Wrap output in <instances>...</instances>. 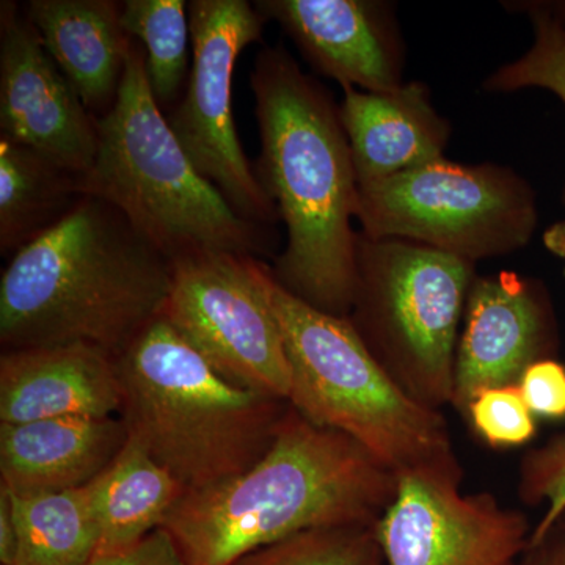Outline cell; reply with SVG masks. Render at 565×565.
I'll use <instances>...</instances> for the list:
<instances>
[{
  "label": "cell",
  "mask_w": 565,
  "mask_h": 565,
  "mask_svg": "<svg viewBox=\"0 0 565 565\" xmlns=\"http://www.w3.org/2000/svg\"><path fill=\"white\" fill-rule=\"evenodd\" d=\"M250 85L262 137L255 174L288 233L270 273L316 310L349 318L359 185L340 107L281 44L258 52Z\"/></svg>",
  "instance_id": "cell-1"
},
{
  "label": "cell",
  "mask_w": 565,
  "mask_h": 565,
  "mask_svg": "<svg viewBox=\"0 0 565 565\" xmlns=\"http://www.w3.org/2000/svg\"><path fill=\"white\" fill-rule=\"evenodd\" d=\"M172 262L111 204L84 195L0 278L3 351L88 345L120 356L161 318Z\"/></svg>",
  "instance_id": "cell-2"
},
{
  "label": "cell",
  "mask_w": 565,
  "mask_h": 565,
  "mask_svg": "<svg viewBox=\"0 0 565 565\" xmlns=\"http://www.w3.org/2000/svg\"><path fill=\"white\" fill-rule=\"evenodd\" d=\"M396 492L397 476L362 446L289 404L258 463L222 484L185 492L161 527L185 565H236L305 531L375 525Z\"/></svg>",
  "instance_id": "cell-3"
},
{
  "label": "cell",
  "mask_w": 565,
  "mask_h": 565,
  "mask_svg": "<svg viewBox=\"0 0 565 565\" xmlns=\"http://www.w3.org/2000/svg\"><path fill=\"white\" fill-rule=\"evenodd\" d=\"M120 418L129 437L185 492L250 470L273 446L288 401L223 379L163 318L120 356Z\"/></svg>",
  "instance_id": "cell-4"
},
{
  "label": "cell",
  "mask_w": 565,
  "mask_h": 565,
  "mask_svg": "<svg viewBox=\"0 0 565 565\" xmlns=\"http://www.w3.org/2000/svg\"><path fill=\"white\" fill-rule=\"evenodd\" d=\"M259 275L291 370V407L316 426L348 435L397 478L437 476L462 484L463 468L441 411L405 393L348 318L297 299L263 259Z\"/></svg>",
  "instance_id": "cell-5"
},
{
  "label": "cell",
  "mask_w": 565,
  "mask_h": 565,
  "mask_svg": "<svg viewBox=\"0 0 565 565\" xmlns=\"http://www.w3.org/2000/svg\"><path fill=\"white\" fill-rule=\"evenodd\" d=\"M98 152L82 177V193L120 211L170 262L210 252L269 255L273 228L241 217L182 150L152 96L137 41L117 102L98 118Z\"/></svg>",
  "instance_id": "cell-6"
},
{
  "label": "cell",
  "mask_w": 565,
  "mask_h": 565,
  "mask_svg": "<svg viewBox=\"0 0 565 565\" xmlns=\"http://www.w3.org/2000/svg\"><path fill=\"white\" fill-rule=\"evenodd\" d=\"M475 263L399 239L356 237L349 322L405 393L427 407L451 405L460 321Z\"/></svg>",
  "instance_id": "cell-7"
},
{
  "label": "cell",
  "mask_w": 565,
  "mask_h": 565,
  "mask_svg": "<svg viewBox=\"0 0 565 565\" xmlns=\"http://www.w3.org/2000/svg\"><path fill=\"white\" fill-rule=\"evenodd\" d=\"M530 182L494 163L441 158L359 188L356 221L371 239H399L476 263L526 247L537 226Z\"/></svg>",
  "instance_id": "cell-8"
},
{
  "label": "cell",
  "mask_w": 565,
  "mask_h": 565,
  "mask_svg": "<svg viewBox=\"0 0 565 565\" xmlns=\"http://www.w3.org/2000/svg\"><path fill=\"white\" fill-rule=\"evenodd\" d=\"M259 263L217 252L177 259L161 318L226 381L288 401L291 370Z\"/></svg>",
  "instance_id": "cell-9"
},
{
  "label": "cell",
  "mask_w": 565,
  "mask_h": 565,
  "mask_svg": "<svg viewBox=\"0 0 565 565\" xmlns=\"http://www.w3.org/2000/svg\"><path fill=\"white\" fill-rule=\"evenodd\" d=\"M192 66L184 98L169 117L195 169L245 221L274 228L280 221L248 162L233 114V77L241 52L263 40L266 20L247 0L189 2Z\"/></svg>",
  "instance_id": "cell-10"
},
{
  "label": "cell",
  "mask_w": 565,
  "mask_h": 565,
  "mask_svg": "<svg viewBox=\"0 0 565 565\" xmlns=\"http://www.w3.org/2000/svg\"><path fill=\"white\" fill-rule=\"evenodd\" d=\"M437 476L397 478L396 497L375 523L386 565H516L534 526L490 492L463 493Z\"/></svg>",
  "instance_id": "cell-11"
},
{
  "label": "cell",
  "mask_w": 565,
  "mask_h": 565,
  "mask_svg": "<svg viewBox=\"0 0 565 565\" xmlns=\"http://www.w3.org/2000/svg\"><path fill=\"white\" fill-rule=\"evenodd\" d=\"M0 137L87 174L99 147L98 118L44 47L24 10L0 3Z\"/></svg>",
  "instance_id": "cell-12"
},
{
  "label": "cell",
  "mask_w": 565,
  "mask_h": 565,
  "mask_svg": "<svg viewBox=\"0 0 565 565\" xmlns=\"http://www.w3.org/2000/svg\"><path fill=\"white\" fill-rule=\"evenodd\" d=\"M557 348L555 310L541 281L476 275L457 341L452 407L463 418L479 393L519 385L531 364L556 359Z\"/></svg>",
  "instance_id": "cell-13"
},
{
  "label": "cell",
  "mask_w": 565,
  "mask_h": 565,
  "mask_svg": "<svg viewBox=\"0 0 565 565\" xmlns=\"http://www.w3.org/2000/svg\"><path fill=\"white\" fill-rule=\"evenodd\" d=\"M305 61L341 87L397 90L404 84V44L393 9L375 0H259Z\"/></svg>",
  "instance_id": "cell-14"
},
{
  "label": "cell",
  "mask_w": 565,
  "mask_h": 565,
  "mask_svg": "<svg viewBox=\"0 0 565 565\" xmlns=\"http://www.w3.org/2000/svg\"><path fill=\"white\" fill-rule=\"evenodd\" d=\"M117 359L88 345L3 351L0 423L63 416L109 418L121 411Z\"/></svg>",
  "instance_id": "cell-15"
},
{
  "label": "cell",
  "mask_w": 565,
  "mask_h": 565,
  "mask_svg": "<svg viewBox=\"0 0 565 565\" xmlns=\"http://www.w3.org/2000/svg\"><path fill=\"white\" fill-rule=\"evenodd\" d=\"M341 122L351 147L356 185L375 184L445 158L451 126L430 102L423 82L397 90L344 87Z\"/></svg>",
  "instance_id": "cell-16"
},
{
  "label": "cell",
  "mask_w": 565,
  "mask_h": 565,
  "mask_svg": "<svg viewBox=\"0 0 565 565\" xmlns=\"http://www.w3.org/2000/svg\"><path fill=\"white\" fill-rule=\"evenodd\" d=\"M128 438L120 416L0 423V486L14 497L82 489L114 462Z\"/></svg>",
  "instance_id": "cell-17"
},
{
  "label": "cell",
  "mask_w": 565,
  "mask_h": 565,
  "mask_svg": "<svg viewBox=\"0 0 565 565\" xmlns=\"http://www.w3.org/2000/svg\"><path fill=\"white\" fill-rule=\"evenodd\" d=\"M22 10L85 107L96 118L109 114L136 44L122 28L121 3L31 0Z\"/></svg>",
  "instance_id": "cell-18"
},
{
  "label": "cell",
  "mask_w": 565,
  "mask_h": 565,
  "mask_svg": "<svg viewBox=\"0 0 565 565\" xmlns=\"http://www.w3.org/2000/svg\"><path fill=\"white\" fill-rule=\"evenodd\" d=\"M85 487L99 533L95 557L118 555L139 545L161 527L184 494L180 482L132 437L114 462Z\"/></svg>",
  "instance_id": "cell-19"
},
{
  "label": "cell",
  "mask_w": 565,
  "mask_h": 565,
  "mask_svg": "<svg viewBox=\"0 0 565 565\" xmlns=\"http://www.w3.org/2000/svg\"><path fill=\"white\" fill-rule=\"evenodd\" d=\"M82 177L0 137V252L17 255L74 210Z\"/></svg>",
  "instance_id": "cell-20"
},
{
  "label": "cell",
  "mask_w": 565,
  "mask_h": 565,
  "mask_svg": "<svg viewBox=\"0 0 565 565\" xmlns=\"http://www.w3.org/2000/svg\"><path fill=\"white\" fill-rule=\"evenodd\" d=\"M18 552L13 565H85L99 533L87 487L14 497Z\"/></svg>",
  "instance_id": "cell-21"
},
{
  "label": "cell",
  "mask_w": 565,
  "mask_h": 565,
  "mask_svg": "<svg viewBox=\"0 0 565 565\" xmlns=\"http://www.w3.org/2000/svg\"><path fill=\"white\" fill-rule=\"evenodd\" d=\"M121 24L145 51L148 81L161 109L177 102L188 84L191 18L184 0H126Z\"/></svg>",
  "instance_id": "cell-22"
},
{
  "label": "cell",
  "mask_w": 565,
  "mask_h": 565,
  "mask_svg": "<svg viewBox=\"0 0 565 565\" xmlns=\"http://www.w3.org/2000/svg\"><path fill=\"white\" fill-rule=\"evenodd\" d=\"M236 565H386L374 525L318 527L243 557Z\"/></svg>",
  "instance_id": "cell-23"
},
{
  "label": "cell",
  "mask_w": 565,
  "mask_h": 565,
  "mask_svg": "<svg viewBox=\"0 0 565 565\" xmlns=\"http://www.w3.org/2000/svg\"><path fill=\"white\" fill-rule=\"evenodd\" d=\"M505 6L527 14L533 22L534 43L522 57L490 74L484 82L486 90L509 93L545 88L565 104V25L531 9L526 2H508Z\"/></svg>",
  "instance_id": "cell-24"
},
{
  "label": "cell",
  "mask_w": 565,
  "mask_h": 565,
  "mask_svg": "<svg viewBox=\"0 0 565 565\" xmlns=\"http://www.w3.org/2000/svg\"><path fill=\"white\" fill-rule=\"evenodd\" d=\"M516 493L523 504L544 505L531 534L530 545L535 544L565 515V430L522 457Z\"/></svg>",
  "instance_id": "cell-25"
},
{
  "label": "cell",
  "mask_w": 565,
  "mask_h": 565,
  "mask_svg": "<svg viewBox=\"0 0 565 565\" xmlns=\"http://www.w3.org/2000/svg\"><path fill=\"white\" fill-rule=\"evenodd\" d=\"M463 419L471 433L492 449L522 448L537 435V418L523 399L519 385L479 393Z\"/></svg>",
  "instance_id": "cell-26"
},
{
  "label": "cell",
  "mask_w": 565,
  "mask_h": 565,
  "mask_svg": "<svg viewBox=\"0 0 565 565\" xmlns=\"http://www.w3.org/2000/svg\"><path fill=\"white\" fill-rule=\"evenodd\" d=\"M520 392L535 418L565 419V364L556 359L531 364L519 382Z\"/></svg>",
  "instance_id": "cell-27"
},
{
  "label": "cell",
  "mask_w": 565,
  "mask_h": 565,
  "mask_svg": "<svg viewBox=\"0 0 565 565\" xmlns=\"http://www.w3.org/2000/svg\"><path fill=\"white\" fill-rule=\"evenodd\" d=\"M85 565H185L173 539L162 527L118 555L96 556Z\"/></svg>",
  "instance_id": "cell-28"
},
{
  "label": "cell",
  "mask_w": 565,
  "mask_h": 565,
  "mask_svg": "<svg viewBox=\"0 0 565 565\" xmlns=\"http://www.w3.org/2000/svg\"><path fill=\"white\" fill-rule=\"evenodd\" d=\"M516 565H565L564 520H559L544 539L527 546Z\"/></svg>",
  "instance_id": "cell-29"
},
{
  "label": "cell",
  "mask_w": 565,
  "mask_h": 565,
  "mask_svg": "<svg viewBox=\"0 0 565 565\" xmlns=\"http://www.w3.org/2000/svg\"><path fill=\"white\" fill-rule=\"evenodd\" d=\"M18 552V530L13 498L0 486V565H13Z\"/></svg>",
  "instance_id": "cell-30"
},
{
  "label": "cell",
  "mask_w": 565,
  "mask_h": 565,
  "mask_svg": "<svg viewBox=\"0 0 565 565\" xmlns=\"http://www.w3.org/2000/svg\"><path fill=\"white\" fill-rule=\"evenodd\" d=\"M544 245L546 250L552 252L557 258L563 259L565 275V217L553 223L550 228L545 230Z\"/></svg>",
  "instance_id": "cell-31"
},
{
  "label": "cell",
  "mask_w": 565,
  "mask_h": 565,
  "mask_svg": "<svg viewBox=\"0 0 565 565\" xmlns=\"http://www.w3.org/2000/svg\"><path fill=\"white\" fill-rule=\"evenodd\" d=\"M526 6L565 25V2H542V0H535V2H526Z\"/></svg>",
  "instance_id": "cell-32"
},
{
  "label": "cell",
  "mask_w": 565,
  "mask_h": 565,
  "mask_svg": "<svg viewBox=\"0 0 565 565\" xmlns=\"http://www.w3.org/2000/svg\"><path fill=\"white\" fill-rule=\"evenodd\" d=\"M561 520H564V522H565V515H564V516H563V519H561Z\"/></svg>",
  "instance_id": "cell-33"
}]
</instances>
